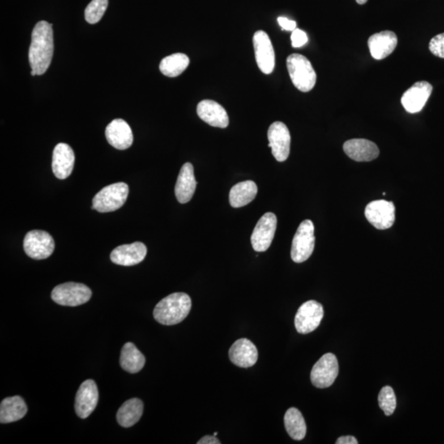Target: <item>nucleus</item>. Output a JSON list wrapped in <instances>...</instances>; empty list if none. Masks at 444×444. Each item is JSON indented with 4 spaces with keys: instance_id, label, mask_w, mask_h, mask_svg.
<instances>
[{
    "instance_id": "obj_3",
    "label": "nucleus",
    "mask_w": 444,
    "mask_h": 444,
    "mask_svg": "<svg viewBox=\"0 0 444 444\" xmlns=\"http://www.w3.org/2000/svg\"><path fill=\"white\" fill-rule=\"evenodd\" d=\"M290 78L294 86L303 92H310L317 81V74L310 61L304 55L292 54L287 59Z\"/></svg>"
},
{
    "instance_id": "obj_21",
    "label": "nucleus",
    "mask_w": 444,
    "mask_h": 444,
    "mask_svg": "<svg viewBox=\"0 0 444 444\" xmlns=\"http://www.w3.org/2000/svg\"><path fill=\"white\" fill-rule=\"evenodd\" d=\"M343 150L351 159L358 162L371 161L376 159L379 155L377 145L363 139L347 141L343 145Z\"/></svg>"
},
{
    "instance_id": "obj_30",
    "label": "nucleus",
    "mask_w": 444,
    "mask_h": 444,
    "mask_svg": "<svg viewBox=\"0 0 444 444\" xmlns=\"http://www.w3.org/2000/svg\"><path fill=\"white\" fill-rule=\"evenodd\" d=\"M108 0H92L85 10V19L90 24L100 22L105 12L108 10Z\"/></svg>"
},
{
    "instance_id": "obj_29",
    "label": "nucleus",
    "mask_w": 444,
    "mask_h": 444,
    "mask_svg": "<svg viewBox=\"0 0 444 444\" xmlns=\"http://www.w3.org/2000/svg\"><path fill=\"white\" fill-rule=\"evenodd\" d=\"M190 65V58L186 54L176 53L166 57L160 63V71L169 78H176Z\"/></svg>"
},
{
    "instance_id": "obj_22",
    "label": "nucleus",
    "mask_w": 444,
    "mask_h": 444,
    "mask_svg": "<svg viewBox=\"0 0 444 444\" xmlns=\"http://www.w3.org/2000/svg\"><path fill=\"white\" fill-rule=\"evenodd\" d=\"M398 37L394 32L383 31L370 37L368 46L371 55L377 61L385 59L394 52L398 46Z\"/></svg>"
},
{
    "instance_id": "obj_39",
    "label": "nucleus",
    "mask_w": 444,
    "mask_h": 444,
    "mask_svg": "<svg viewBox=\"0 0 444 444\" xmlns=\"http://www.w3.org/2000/svg\"><path fill=\"white\" fill-rule=\"evenodd\" d=\"M214 434V435H215V436H216V435H217V432H216V433H214V434Z\"/></svg>"
},
{
    "instance_id": "obj_24",
    "label": "nucleus",
    "mask_w": 444,
    "mask_h": 444,
    "mask_svg": "<svg viewBox=\"0 0 444 444\" xmlns=\"http://www.w3.org/2000/svg\"><path fill=\"white\" fill-rule=\"evenodd\" d=\"M28 413V405L20 396H11L2 401L0 405V422L8 424L20 421Z\"/></svg>"
},
{
    "instance_id": "obj_23",
    "label": "nucleus",
    "mask_w": 444,
    "mask_h": 444,
    "mask_svg": "<svg viewBox=\"0 0 444 444\" xmlns=\"http://www.w3.org/2000/svg\"><path fill=\"white\" fill-rule=\"evenodd\" d=\"M197 181L194 176V166L190 162L183 165L179 172L174 187V194L179 203H189L195 193Z\"/></svg>"
},
{
    "instance_id": "obj_7",
    "label": "nucleus",
    "mask_w": 444,
    "mask_h": 444,
    "mask_svg": "<svg viewBox=\"0 0 444 444\" xmlns=\"http://www.w3.org/2000/svg\"><path fill=\"white\" fill-rule=\"evenodd\" d=\"M54 241L48 232L34 230L24 238L23 248L28 257L42 260L49 258L54 250Z\"/></svg>"
},
{
    "instance_id": "obj_15",
    "label": "nucleus",
    "mask_w": 444,
    "mask_h": 444,
    "mask_svg": "<svg viewBox=\"0 0 444 444\" xmlns=\"http://www.w3.org/2000/svg\"><path fill=\"white\" fill-rule=\"evenodd\" d=\"M433 86L425 81L417 82L405 92L401 97V105L408 113L420 112L428 101Z\"/></svg>"
},
{
    "instance_id": "obj_35",
    "label": "nucleus",
    "mask_w": 444,
    "mask_h": 444,
    "mask_svg": "<svg viewBox=\"0 0 444 444\" xmlns=\"http://www.w3.org/2000/svg\"><path fill=\"white\" fill-rule=\"evenodd\" d=\"M198 444H221V441L219 438L215 436V435H206L203 438H201L200 441L197 443Z\"/></svg>"
},
{
    "instance_id": "obj_5",
    "label": "nucleus",
    "mask_w": 444,
    "mask_h": 444,
    "mask_svg": "<svg viewBox=\"0 0 444 444\" xmlns=\"http://www.w3.org/2000/svg\"><path fill=\"white\" fill-rule=\"evenodd\" d=\"M315 245L314 225L310 220L302 221L294 234L292 252V259L294 263H301L306 261L313 254Z\"/></svg>"
},
{
    "instance_id": "obj_34",
    "label": "nucleus",
    "mask_w": 444,
    "mask_h": 444,
    "mask_svg": "<svg viewBox=\"0 0 444 444\" xmlns=\"http://www.w3.org/2000/svg\"><path fill=\"white\" fill-rule=\"evenodd\" d=\"M277 21H279L281 27L284 30H287V31L293 32L294 30L296 29V23L294 21L289 20L287 18H284V17H280V18L277 19Z\"/></svg>"
},
{
    "instance_id": "obj_4",
    "label": "nucleus",
    "mask_w": 444,
    "mask_h": 444,
    "mask_svg": "<svg viewBox=\"0 0 444 444\" xmlns=\"http://www.w3.org/2000/svg\"><path fill=\"white\" fill-rule=\"evenodd\" d=\"M129 193V185L127 183H112L98 192L93 198L92 206L95 210L102 213L117 211L125 204Z\"/></svg>"
},
{
    "instance_id": "obj_8",
    "label": "nucleus",
    "mask_w": 444,
    "mask_h": 444,
    "mask_svg": "<svg viewBox=\"0 0 444 444\" xmlns=\"http://www.w3.org/2000/svg\"><path fill=\"white\" fill-rule=\"evenodd\" d=\"M339 373V361L332 353L325 354L319 359L312 369L310 379L318 388H327L332 385Z\"/></svg>"
},
{
    "instance_id": "obj_31",
    "label": "nucleus",
    "mask_w": 444,
    "mask_h": 444,
    "mask_svg": "<svg viewBox=\"0 0 444 444\" xmlns=\"http://www.w3.org/2000/svg\"><path fill=\"white\" fill-rule=\"evenodd\" d=\"M379 407L387 416L394 413L396 407V399L394 390L390 386L383 387L379 395Z\"/></svg>"
},
{
    "instance_id": "obj_27",
    "label": "nucleus",
    "mask_w": 444,
    "mask_h": 444,
    "mask_svg": "<svg viewBox=\"0 0 444 444\" xmlns=\"http://www.w3.org/2000/svg\"><path fill=\"white\" fill-rule=\"evenodd\" d=\"M143 413V401L132 398L125 401L119 409L117 418L119 425L123 428H130L139 421Z\"/></svg>"
},
{
    "instance_id": "obj_16",
    "label": "nucleus",
    "mask_w": 444,
    "mask_h": 444,
    "mask_svg": "<svg viewBox=\"0 0 444 444\" xmlns=\"http://www.w3.org/2000/svg\"><path fill=\"white\" fill-rule=\"evenodd\" d=\"M148 253L147 246L142 242L123 245L111 252V262L121 266H134L143 262Z\"/></svg>"
},
{
    "instance_id": "obj_12",
    "label": "nucleus",
    "mask_w": 444,
    "mask_h": 444,
    "mask_svg": "<svg viewBox=\"0 0 444 444\" xmlns=\"http://www.w3.org/2000/svg\"><path fill=\"white\" fill-rule=\"evenodd\" d=\"M268 147L276 160L283 162L287 160L290 150V134L284 123L276 121L269 127L268 131Z\"/></svg>"
},
{
    "instance_id": "obj_28",
    "label": "nucleus",
    "mask_w": 444,
    "mask_h": 444,
    "mask_svg": "<svg viewBox=\"0 0 444 444\" xmlns=\"http://www.w3.org/2000/svg\"><path fill=\"white\" fill-rule=\"evenodd\" d=\"M284 424L285 430L294 441H301L304 439L307 432L306 423L297 408L287 410L284 416Z\"/></svg>"
},
{
    "instance_id": "obj_33",
    "label": "nucleus",
    "mask_w": 444,
    "mask_h": 444,
    "mask_svg": "<svg viewBox=\"0 0 444 444\" xmlns=\"http://www.w3.org/2000/svg\"><path fill=\"white\" fill-rule=\"evenodd\" d=\"M292 42L294 48H300L308 42V37L304 31L296 28L292 32Z\"/></svg>"
},
{
    "instance_id": "obj_18",
    "label": "nucleus",
    "mask_w": 444,
    "mask_h": 444,
    "mask_svg": "<svg viewBox=\"0 0 444 444\" xmlns=\"http://www.w3.org/2000/svg\"><path fill=\"white\" fill-rule=\"evenodd\" d=\"M105 137L111 146L118 150H126L134 142L131 128L121 119H114L109 123L106 127Z\"/></svg>"
},
{
    "instance_id": "obj_11",
    "label": "nucleus",
    "mask_w": 444,
    "mask_h": 444,
    "mask_svg": "<svg viewBox=\"0 0 444 444\" xmlns=\"http://www.w3.org/2000/svg\"><path fill=\"white\" fill-rule=\"evenodd\" d=\"M274 213L267 212L258 221L251 236V244L257 252H265L271 246L276 230Z\"/></svg>"
},
{
    "instance_id": "obj_9",
    "label": "nucleus",
    "mask_w": 444,
    "mask_h": 444,
    "mask_svg": "<svg viewBox=\"0 0 444 444\" xmlns=\"http://www.w3.org/2000/svg\"><path fill=\"white\" fill-rule=\"evenodd\" d=\"M323 308L320 303L309 301L299 308L294 318V326L301 334H308L317 330L323 318Z\"/></svg>"
},
{
    "instance_id": "obj_26",
    "label": "nucleus",
    "mask_w": 444,
    "mask_h": 444,
    "mask_svg": "<svg viewBox=\"0 0 444 444\" xmlns=\"http://www.w3.org/2000/svg\"><path fill=\"white\" fill-rule=\"evenodd\" d=\"M146 359L139 350L132 343H127L123 345L121 350L119 364L123 370L130 374H137L142 370Z\"/></svg>"
},
{
    "instance_id": "obj_17",
    "label": "nucleus",
    "mask_w": 444,
    "mask_h": 444,
    "mask_svg": "<svg viewBox=\"0 0 444 444\" xmlns=\"http://www.w3.org/2000/svg\"><path fill=\"white\" fill-rule=\"evenodd\" d=\"M229 357L234 365L241 368H250L258 361L257 347L247 339H241L234 341L230 348Z\"/></svg>"
},
{
    "instance_id": "obj_14",
    "label": "nucleus",
    "mask_w": 444,
    "mask_h": 444,
    "mask_svg": "<svg viewBox=\"0 0 444 444\" xmlns=\"http://www.w3.org/2000/svg\"><path fill=\"white\" fill-rule=\"evenodd\" d=\"M99 392L95 382L88 379L81 384L75 398V412L81 419H86L95 411Z\"/></svg>"
},
{
    "instance_id": "obj_1",
    "label": "nucleus",
    "mask_w": 444,
    "mask_h": 444,
    "mask_svg": "<svg viewBox=\"0 0 444 444\" xmlns=\"http://www.w3.org/2000/svg\"><path fill=\"white\" fill-rule=\"evenodd\" d=\"M53 25L41 21L37 23L32 33V42L29 48V62L32 70L37 75L44 74L48 70L54 54Z\"/></svg>"
},
{
    "instance_id": "obj_2",
    "label": "nucleus",
    "mask_w": 444,
    "mask_h": 444,
    "mask_svg": "<svg viewBox=\"0 0 444 444\" xmlns=\"http://www.w3.org/2000/svg\"><path fill=\"white\" fill-rule=\"evenodd\" d=\"M191 307L192 301L189 294L173 293L158 303L153 310V317L162 325H176L186 319Z\"/></svg>"
},
{
    "instance_id": "obj_32",
    "label": "nucleus",
    "mask_w": 444,
    "mask_h": 444,
    "mask_svg": "<svg viewBox=\"0 0 444 444\" xmlns=\"http://www.w3.org/2000/svg\"><path fill=\"white\" fill-rule=\"evenodd\" d=\"M429 49L434 57L444 59V32L438 34L431 39Z\"/></svg>"
},
{
    "instance_id": "obj_13",
    "label": "nucleus",
    "mask_w": 444,
    "mask_h": 444,
    "mask_svg": "<svg viewBox=\"0 0 444 444\" xmlns=\"http://www.w3.org/2000/svg\"><path fill=\"white\" fill-rule=\"evenodd\" d=\"M254 48L256 62L263 74H270L275 68V52L270 38L263 31L254 33Z\"/></svg>"
},
{
    "instance_id": "obj_36",
    "label": "nucleus",
    "mask_w": 444,
    "mask_h": 444,
    "mask_svg": "<svg viewBox=\"0 0 444 444\" xmlns=\"http://www.w3.org/2000/svg\"><path fill=\"white\" fill-rule=\"evenodd\" d=\"M358 441L353 436H343L337 438L336 444H357Z\"/></svg>"
},
{
    "instance_id": "obj_6",
    "label": "nucleus",
    "mask_w": 444,
    "mask_h": 444,
    "mask_svg": "<svg viewBox=\"0 0 444 444\" xmlns=\"http://www.w3.org/2000/svg\"><path fill=\"white\" fill-rule=\"evenodd\" d=\"M92 290L86 285L66 283L55 287L51 292V299L63 306L76 307L86 304L92 297Z\"/></svg>"
},
{
    "instance_id": "obj_20",
    "label": "nucleus",
    "mask_w": 444,
    "mask_h": 444,
    "mask_svg": "<svg viewBox=\"0 0 444 444\" xmlns=\"http://www.w3.org/2000/svg\"><path fill=\"white\" fill-rule=\"evenodd\" d=\"M199 117L209 125L225 129L229 125V117L223 106L212 100L200 101L197 106Z\"/></svg>"
},
{
    "instance_id": "obj_37",
    "label": "nucleus",
    "mask_w": 444,
    "mask_h": 444,
    "mask_svg": "<svg viewBox=\"0 0 444 444\" xmlns=\"http://www.w3.org/2000/svg\"><path fill=\"white\" fill-rule=\"evenodd\" d=\"M359 4H365L368 0H356Z\"/></svg>"
},
{
    "instance_id": "obj_10",
    "label": "nucleus",
    "mask_w": 444,
    "mask_h": 444,
    "mask_svg": "<svg viewBox=\"0 0 444 444\" xmlns=\"http://www.w3.org/2000/svg\"><path fill=\"white\" fill-rule=\"evenodd\" d=\"M366 219L378 230L392 228L395 222L394 203L386 200H376L367 205L365 211Z\"/></svg>"
},
{
    "instance_id": "obj_38",
    "label": "nucleus",
    "mask_w": 444,
    "mask_h": 444,
    "mask_svg": "<svg viewBox=\"0 0 444 444\" xmlns=\"http://www.w3.org/2000/svg\"><path fill=\"white\" fill-rule=\"evenodd\" d=\"M31 74H32V76H37V72L35 71H33V70H32Z\"/></svg>"
},
{
    "instance_id": "obj_25",
    "label": "nucleus",
    "mask_w": 444,
    "mask_h": 444,
    "mask_svg": "<svg viewBox=\"0 0 444 444\" xmlns=\"http://www.w3.org/2000/svg\"><path fill=\"white\" fill-rule=\"evenodd\" d=\"M257 194L258 186L254 181L238 183L230 191V203L234 208L245 207L255 199Z\"/></svg>"
},
{
    "instance_id": "obj_19",
    "label": "nucleus",
    "mask_w": 444,
    "mask_h": 444,
    "mask_svg": "<svg viewBox=\"0 0 444 444\" xmlns=\"http://www.w3.org/2000/svg\"><path fill=\"white\" fill-rule=\"evenodd\" d=\"M75 155L74 150L67 143H59L55 146L52 157V170L59 179L70 176L74 170Z\"/></svg>"
}]
</instances>
